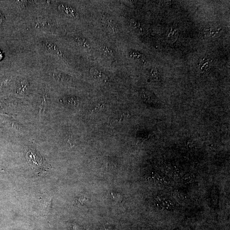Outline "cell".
Segmentation results:
<instances>
[{"label": "cell", "instance_id": "6da1fadb", "mask_svg": "<svg viewBox=\"0 0 230 230\" xmlns=\"http://www.w3.org/2000/svg\"><path fill=\"white\" fill-rule=\"evenodd\" d=\"M26 157L33 170L40 169L43 164V159L36 150L28 148L26 150Z\"/></svg>", "mask_w": 230, "mask_h": 230}, {"label": "cell", "instance_id": "7a4b0ae2", "mask_svg": "<svg viewBox=\"0 0 230 230\" xmlns=\"http://www.w3.org/2000/svg\"><path fill=\"white\" fill-rule=\"evenodd\" d=\"M90 72L91 75L95 79L102 80L104 82H108L109 79L108 77L95 68H91L90 69Z\"/></svg>", "mask_w": 230, "mask_h": 230}, {"label": "cell", "instance_id": "3957f363", "mask_svg": "<svg viewBox=\"0 0 230 230\" xmlns=\"http://www.w3.org/2000/svg\"><path fill=\"white\" fill-rule=\"evenodd\" d=\"M99 53L101 56L105 59L112 60L114 56L112 49L107 46H102L99 48Z\"/></svg>", "mask_w": 230, "mask_h": 230}, {"label": "cell", "instance_id": "277c9868", "mask_svg": "<svg viewBox=\"0 0 230 230\" xmlns=\"http://www.w3.org/2000/svg\"><path fill=\"white\" fill-rule=\"evenodd\" d=\"M102 22L105 27L115 33L116 30V26L115 22L112 18L109 17H104L102 19Z\"/></svg>", "mask_w": 230, "mask_h": 230}, {"label": "cell", "instance_id": "5b68a950", "mask_svg": "<svg viewBox=\"0 0 230 230\" xmlns=\"http://www.w3.org/2000/svg\"><path fill=\"white\" fill-rule=\"evenodd\" d=\"M59 10L62 12L64 14L69 16L75 17L76 16V11L70 7L64 5H60L59 7Z\"/></svg>", "mask_w": 230, "mask_h": 230}, {"label": "cell", "instance_id": "8992f818", "mask_svg": "<svg viewBox=\"0 0 230 230\" xmlns=\"http://www.w3.org/2000/svg\"><path fill=\"white\" fill-rule=\"evenodd\" d=\"M51 200L49 199H45L41 202V211L43 213L47 214L49 212L51 209Z\"/></svg>", "mask_w": 230, "mask_h": 230}, {"label": "cell", "instance_id": "52a82bcc", "mask_svg": "<svg viewBox=\"0 0 230 230\" xmlns=\"http://www.w3.org/2000/svg\"><path fill=\"white\" fill-rule=\"evenodd\" d=\"M151 178H152L154 181L157 183H165L167 182V179L164 176L161 175L160 174L158 173H155L153 174V176H152Z\"/></svg>", "mask_w": 230, "mask_h": 230}, {"label": "cell", "instance_id": "ba28073f", "mask_svg": "<svg viewBox=\"0 0 230 230\" xmlns=\"http://www.w3.org/2000/svg\"><path fill=\"white\" fill-rule=\"evenodd\" d=\"M160 205H161L163 208L168 209V210H171L174 207L173 202L172 201L166 199H164Z\"/></svg>", "mask_w": 230, "mask_h": 230}, {"label": "cell", "instance_id": "9c48e42d", "mask_svg": "<svg viewBox=\"0 0 230 230\" xmlns=\"http://www.w3.org/2000/svg\"><path fill=\"white\" fill-rule=\"evenodd\" d=\"M196 176L192 173H187L183 176L182 177V181L186 183H191L195 181Z\"/></svg>", "mask_w": 230, "mask_h": 230}, {"label": "cell", "instance_id": "30bf717a", "mask_svg": "<svg viewBox=\"0 0 230 230\" xmlns=\"http://www.w3.org/2000/svg\"><path fill=\"white\" fill-rule=\"evenodd\" d=\"M130 56L133 59H135L136 60L144 61L143 56L140 53L132 52L131 53Z\"/></svg>", "mask_w": 230, "mask_h": 230}, {"label": "cell", "instance_id": "8fae6325", "mask_svg": "<svg viewBox=\"0 0 230 230\" xmlns=\"http://www.w3.org/2000/svg\"><path fill=\"white\" fill-rule=\"evenodd\" d=\"M129 22L130 25L133 28L135 29L141 30V26H140V23L137 21L133 19H131Z\"/></svg>", "mask_w": 230, "mask_h": 230}, {"label": "cell", "instance_id": "7c38bea8", "mask_svg": "<svg viewBox=\"0 0 230 230\" xmlns=\"http://www.w3.org/2000/svg\"><path fill=\"white\" fill-rule=\"evenodd\" d=\"M26 87H27V83L25 80H23L21 82L20 85H18V90H20V92L25 91V89H26Z\"/></svg>", "mask_w": 230, "mask_h": 230}, {"label": "cell", "instance_id": "4fadbf2b", "mask_svg": "<svg viewBox=\"0 0 230 230\" xmlns=\"http://www.w3.org/2000/svg\"><path fill=\"white\" fill-rule=\"evenodd\" d=\"M127 116H128V115L126 114V113L122 114L120 116H119L118 117H117L115 120H117V122H122L123 121H125L126 118H127Z\"/></svg>", "mask_w": 230, "mask_h": 230}, {"label": "cell", "instance_id": "5bb4252c", "mask_svg": "<svg viewBox=\"0 0 230 230\" xmlns=\"http://www.w3.org/2000/svg\"><path fill=\"white\" fill-rule=\"evenodd\" d=\"M104 104H99L98 105H96L94 110L98 111L99 110H102L104 108Z\"/></svg>", "mask_w": 230, "mask_h": 230}, {"label": "cell", "instance_id": "9a60e30c", "mask_svg": "<svg viewBox=\"0 0 230 230\" xmlns=\"http://www.w3.org/2000/svg\"><path fill=\"white\" fill-rule=\"evenodd\" d=\"M3 21V16L2 15V13L1 11H0V25H2V22Z\"/></svg>", "mask_w": 230, "mask_h": 230}, {"label": "cell", "instance_id": "2e32d148", "mask_svg": "<svg viewBox=\"0 0 230 230\" xmlns=\"http://www.w3.org/2000/svg\"><path fill=\"white\" fill-rule=\"evenodd\" d=\"M3 58V53L2 52V51L0 50V61L2 60V58Z\"/></svg>", "mask_w": 230, "mask_h": 230}, {"label": "cell", "instance_id": "e0dca14e", "mask_svg": "<svg viewBox=\"0 0 230 230\" xmlns=\"http://www.w3.org/2000/svg\"></svg>", "mask_w": 230, "mask_h": 230}]
</instances>
